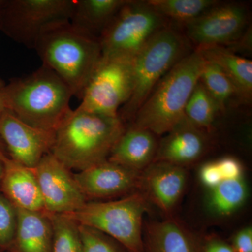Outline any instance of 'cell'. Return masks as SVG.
I'll list each match as a JSON object with an SVG mask.
<instances>
[{
	"label": "cell",
	"mask_w": 252,
	"mask_h": 252,
	"mask_svg": "<svg viewBox=\"0 0 252 252\" xmlns=\"http://www.w3.org/2000/svg\"><path fill=\"white\" fill-rule=\"evenodd\" d=\"M187 180L185 167L154 161L142 172L140 192L165 217H172L185 192Z\"/></svg>",
	"instance_id": "14"
},
{
	"label": "cell",
	"mask_w": 252,
	"mask_h": 252,
	"mask_svg": "<svg viewBox=\"0 0 252 252\" xmlns=\"http://www.w3.org/2000/svg\"><path fill=\"white\" fill-rule=\"evenodd\" d=\"M32 169L40 189L46 213H72L87 203L72 170L52 154H46Z\"/></svg>",
	"instance_id": "11"
},
{
	"label": "cell",
	"mask_w": 252,
	"mask_h": 252,
	"mask_svg": "<svg viewBox=\"0 0 252 252\" xmlns=\"http://www.w3.org/2000/svg\"><path fill=\"white\" fill-rule=\"evenodd\" d=\"M202 252H235L230 244L218 238H210L201 243Z\"/></svg>",
	"instance_id": "32"
},
{
	"label": "cell",
	"mask_w": 252,
	"mask_h": 252,
	"mask_svg": "<svg viewBox=\"0 0 252 252\" xmlns=\"http://www.w3.org/2000/svg\"><path fill=\"white\" fill-rule=\"evenodd\" d=\"M125 128L119 117L72 109L55 131L51 153L69 170L83 171L108 159Z\"/></svg>",
	"instance_id": "1"
},
{
	"label": "cell",
	"mask_w": 252,
	"mask_h": 252,
	"mask_svg": "<svg viewBox=\"0 0 252 252\" xmlns=\"http://www.w3.org/2000/svg\"><path fill=\"white\" fill-rule=\"evenodd\" d=\"M4 171L0 192L16 208L28 211L46 212L40 189L32 169L15 161L9 156L4 158Z\"/></svg>",
	"instance_id": "16"
},
{
	"label": "cell",
	"mask_w": 252,
	"mask_h": 252,
	"mask_svg": "<svg viewBox=\"0 0 252 252\" xmlns=\"http://www.w3.org/2000/svg\"><path fill=\"white\" fill-rule=\"evenodd\" d=\"M78 228L82 252H129L117 240L98 230L79 224Z\"/></svg>",
	"instance_id": "27"
},
{
	"label": "cell",
	"mask_w": 252,
	"mask_h": 252,
	"mask_svg": "<svg viewBox=\"0 0 252 252\" xmlns=\"http://www.w3.org/2000/svg\"><path fill=\"white\" fill-rule=\"evenodd\" d=\"M199 81L216 101L221 112L227 109V106L235 97L241 99L234 84L214 63L206 61Z\"/></svg>",
	"instance_id": "25"
},
{
	"label": "cell",
	"mask_w": 252,
	"mask_h": 252,
	"mask_svg": "<svg viewBox=\"0 0 252 252\" xmlns=\"http://www.w3.org/2000/svg\"><path fill=\"white\" fill-rule=\"evenodd\" d=\"M247 194L248 190L243 177L223 180L216 187L210 189L208 205L217 215L228 216L243 205Z\"/></svg>",
	"instance_id": "22"
},
{
	"label": "cell",
	"mask_w": 252,
	"mask_h": 252,
	"mask_svg": "<svg viewBox=\"0 0 252 252\" xmlns=\"http://www.w3.org/2000/svg\"><path fill=\"white\" fill-rule=\"evenodd\" d=\"M232 247L235 252H252V228L246 227L233 237Z\"/></svg>",
	"instance_id": "31"
},
{
	"label": "cell",
	"mask_w": 252,
	"mask_h": 252,
	"mask_svg": "<svg viewBox=\"0 0 252 252\" xmlns=\"http://www.w3.org/2000/svg\"><path fill=\"white\" fill-rule=\"evenodd\" d=\"M148 4L167 20L182 25L200 17L220 1L215 0H149Z\"/></svg>",
	"instance_id": "23"
},
{
	"label": "cell",
	"mask_w": 252,
	"mask_h": 252,
	"mask_svg": "<svg viewBox=\"0 0 252 252\" xmlns=\"http://www.w3.org/2000/svg\"><path fill=\"white\" fill-rule=\"evenodd\" d=\"M144 252H202L201 243L175 217L146 222Z\"/></svg>",
	"instance_id": "18"
},
{
	"label": "cell",
	"mask_w": 252,
	"mask_h": 252,
	"mask_svg": "<svg viewBox=\"0 0 252 252\" xmlns=\"http://www.w3.org/2000/svg\"><path fill=\"white\" fill-rule=\"evenodd\" d=\"M74 0H4L0 7V31L28 49L55 23L69 21Z\"/></svg>",
	"instance_id": "8"
},
{
	"label": "cell",
	"mask_w": 252,
	"mask_h": 252,
	"mask_svg": "<svg viewBox=\"0 0 252 252\" xmlns=\"http://www.w3.org/2000/svg\"><path fill=\"white\" fill-rule=\"evenodd\" d=\"M217 163L223 180H235L243 177V166L240 161L234 158H223L217 160Z\"/></svg>",
	"instance_id": "29"
},
{
	"label": "cell",
	"mask_w": 252,
	"mask_h": 252,
	"mask_svg": "<svg viewBox=\"0 0 252 252\" xmlns=\"http://www.w3.org/2000/svg\"><path fill=\"white\" fill-rule=\"evenodd\" d=\"M17 208L0 192V252H8L16 234Z\"/></svg>",
	"instance_id": "28"
},
{
	"label": "cell",
	"mask_w": 252,
	"mask_h": 252,
	"mask_svg": "<svg viewBox=\"0 0 252 252\" xmlns=\"http://www.w3.org/2000/svg\"><path fill=\"white\" fill-rule=\"evenodd\" d=\"M18 223L7 252H53L54 228L46 212L17 208Z\"/></svg>",
	"instance_id": "19"
},
{
	"label": "cell",
	"mask_w": 252,
	"mask_h": 252,
	"mask_svg": "<svg viewBox=\"0 0 252 252\" xmlns=\"http://www.w3.org/2000/svg\"><path fill=\"white\" fill-rule=\"evenodd\" d=\"M200 179L202 183L210 189L215 188L223 180L217 161L204 164L200 170Z\"/></svg>",
	"instance_id": "30"
},
{
	"label": "cell",
	"mask_w": 252,
	"mask_h": 252,
	"mask_svg": "<svg viewBox=\"0 0 252 252\" xmlns=\"http://www.w3.org/2000/svg\"><path fill=\"white\" fill-rule=\"evenodd\" d=\"M141 175L142 172L107 160L74 173V177L88 201H102L140 191Z\"/></svg>",
	"instance_id": "13"
},
{
	"label": "cell",
	"mask_w": 252,
	"mask_h": 252,
	"mask_svg": "<svg viewBox=\"0 0 252 252\" xmlns=\"http://www.w3.org/2000/svg\"><path fill=\"white\" fill-rule=\"evenodd\" d=\"M190 47L184 34L167 26L132 58L133 89L130 98L119 110L123 122L133 119L160 79L191 52Z\"/></svg>",
	"instance_id": "5"
},
{
	"label": "cell",
	"mask_w": 252,
	"mask_h": 252,
	"mask_svg": "<svg viewBox=\"0 0 252 252\" xmlns=\"http://www.w3.org/2000/svg\"><path fill=\"white\" fill-rule=\"evenodd\" d=\"M220 112L221 111L219 104L198 81L186 105V117L203 130L211 127Z\"/></svg>",
	"instance_id": "24"
},
{
	"label": "cell",
	"mask_w": 252,
	"mask_h": 252,
	"mask_svg": "<svg viewBox=\"0 0 252 252\" xmlns=\"http://www.w3.org/2000/svg\"><path fill=\"white\" fill-rule=\"evenodd\" d=\"M47 214L54 228L53 252H82L77 223L63 215Z\"/></svg>",
	"instance_id": "26"
},
{
	"label": "cell",
	"mask_w": 252,
	"mask_h": 252,
	"mask_svg": "<svg viewBox=\"0 0 252 252\" xmlns=\"http://www.w3.org/2000/svg\"><path fill=\"white\" fill-rule=\"evenodd\" d=\"M205 59L217 64L229 78L241 100L250 102L252 96V62L224 46L198 49Z\"/></svg>",
	"instance_id": "21"
},
{
	"label": "cell",
	"mask_w": 252,
	"mask_h": 252,
	"mask_svg": "<svg viewBox=\"0 0 252 252\" xmlns=\"http://www.w3.org/2000/svg\"><path fill=\"white\" fill-rule=\"evenodd\" d=\"M8 155L7 151H6V147L1 137H0V182H1V177L3 175V171H4V158Z\"/></svg>",
	"instance_id": "33"
},
{
	"label": "cell",
	"mask_w": 252,
	"mask_h": 252,
	"mask_svg": "<svg viewBox=\"0 0 252 252\" xmlns=\"http://www.w3.org/2000/svg\"><path fill=\"white\" fill-rule=\"evenodd\" d=\"M5 86H6V83L2 79H0V116L1 115L4 109H6L4 95Z\"/></svg>",
	"instance_id": "34"
},
{
	"label": "cell",
	"mask_w": 252,
	"mask_h": 252,
	"mask_svg": "<svg viewBox=\"0 0 252 252\" xmlns=\"http://www.w3.org/2000/svg\"><path fill=\"white\" fill-rule=\"evenodd\" d=\"M157 136L146 129L131 125L123 132L109 154V161L142 172L155 160Z\"/></svg>",
	"instance_id": "17"
},
{
	"label": "cell",
	"mask_w": 252,
	"mask_h": 252,
	"mask_svg": "<svg viewBox=\"0 0 252 252\" xmlns=\"http://www.w3.org/2000/svg\"><path fill=\"white\" fill-rule=\"evenodd\" d=\"M149 203L138 191L118 200L88 201L77 211L63 215L109 235L129 252H144V216Z\"/></svg>",
	"instance_id": "6"
},
{
	"label": "cell",
	"mask_w": 252,
	"mask_h": 252,
	"mask_svg": "<svg viewBox=\"0 0 252 252\" xmlns=\"http://www.w3.org/2000/svg\"><path fill=\"white\" fill-rule=\"evenodd\" d=\"M127 0H74L69 22L78 31L99 39Z\"/></svg>",
	"instance_id": "20"
},
{
	"label": "cell",
	"mask_w": 252,
	"mask_h": 252,
	"mask_svg": "<svg viewBox=\"0 0 252 252\" xmlns=\"http://www.w3.org/2000/svg\"><path fill=\"white\" fill-rule=\"evenodd\" d=\"M34 49L42 64L56 72L79 98L102 58L99 39L78 31L69 21L46 28Z\"/></svg>",
	"instance_id": "3"
},
{
	"label": "cell",
	"mask_w": 252,
	"mask_h": 252,
	"mask_svg": "<svg viewBox=\"0 0 252 252\" xmlns=\"http://www.w3.org/2000/svg\"><path fill=\"white\" fill-rule=\"evenodd\" d=\"M0 137L11 159L34 168L43 157L51 153L55 131L33 127L5 109L0 116Z\"/></svg>",
	"instance_id": "12"
},
{
	"label": "cell",
	"mask_w": 252,
	"mask_h": 252,
	"mask_svg": "<svg viewBox=\"0 0 252 252\" xmlns=\"http://www.w3.org/2000/svg\"><path fill=\"white\" fill-rule=\"evenodd\" d=\"M207 140L203 130L185 117L158 142L154 161L170 162L185 167L205 154Z\"/></svg>",
	"instance_id": "15"
},
{
	"label": "cell",
	"mask_w": 252,
	"mask_h": 252,
	"mask_svg": "<svg viewBox=\"0 0 252 252\" xmlns=\"http://www.w3.org/2000/svg\"><path fill=\"white\" fill-rule=\"evenodd\" d=\"M167 26L147 1L127 0L99 37L102 57L132 59Z\"/></svg>",
	"instance_id": "7"
},
{
	"label": "cell",
	"mask_w": 252,
	"mask_h": 252,
	"mask_svg": "<svg viewBox=\"0 0 252 252\" xmlns=\"http://www.w3.org/2000/svg\"><path fill=\"white\" fill-rule=\"evenodd\" d=\"M133 89L132 59L101 58L86 85L77 109L119 117Z\"/></svg>",
	"instance_id": "9"
},
{
	"label": "cell",
	"mask_w": 252,
	"mask_h": 252,
	"mask_svg": "<svg viewBox=\"0 0 252 252\" xmlns=\"http://www.w3.org/2000/svg\"><path fill=\"white\" fill-rule=\"evenodd\" d=\"M5 104L23 122L42 130L56 131L72 110L73 94L51 68L42 64L31 74L14 78L4 89Z\"/></svg>",
	"instance_id": "2"
},
{
	"label": "cell",
	"mask_w": 252,
	"mask_h": 252,
	"mask_svg": "<svg viewBox=\"0 0 252 252\" xmlns=\"http://www.w3.org/2000/svg\"><path fill=\"white\" fill-rule=\"evenodd\" d=\"M248 8L242 3H220L200 17L183 25L184 35L195 49L231 45L247 29Z\"/></svg>",
	"instance_id": "10"
},
{
	"label": "cell",
	"mask_w": 252,
	"mask_h": 252,
	"mask_svg": "<svg viewBox=\"0 0 252 252\" xmlns=\"http://www.w3.org/2000/svg\"><path fill=\"white\" fill-rule=\"evenodd\" d=\"M3 1H4V0H0V7H1V4H3Z\"/></svg>",
	"instance_id": "35"
},
{
	"label": "cell",
	"mask_w": 252,
	"mask_h": 252,
	"mask_svg": "<svg viewBox=\"0 0 252 252\" xmlns=\"http://www.w3.org/2000/svg\"><path fill=\"white\" fill-rule=\"evenodd\" d=\"M206 60L194 49L158 83L136 113L132 126L165 135L185 117L186 105L198 84Z\"/></svg>",
	"instance_id": "4"
}]
</instances>
